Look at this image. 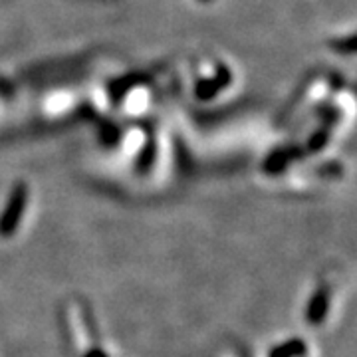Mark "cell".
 I'll return each instance as SVG.
<instances>
[{
    "label": "cell",
    "mask_w": 357,
    "mask_h": 357,
    "mask_svg": "<svg viewBox=\"0 0 357 357\" xmlns=\"http://www.w3.org/2000/svg\"><path fill=\"white\" fill-rule=\"evenodd\" d=\"M330 310V290L328 288H319L318 292L312 296L310 304L306 310V321L312 326H318L326 319V314Z\"/></svg>",
    "instance_id": "obj_2"
},
{
    "label": "cell",
    "mask_w": 357,
    "mask_h": 357,
    "mask_svg": "<svg viewBox=\"0 0 357 357\" xmlns=\"http://www.w3.org/2000/svg\"><path fill=\"white\" fill-rule=\"evenodd\" d=\"M307 351V345L304 340L300 337H294V340H288L284 342L278 347H274L270 351V357H304Z\"/></svg>",
    "instance_id": "obj_3"
},
{
    "label": "cell",
    "mask_w": 357,
    "mask_h": 357,
    "mask_svg": "<svg viewBox=\"0 0 357 357\" xmlns=\"http://www.w3.org/2000/svg\"><path fill=\"white\" fill-rule=\"evenodd\" d=\"M86 357H107V356L103 354L100 347H93V349H89L88 354H86Z\"/></svg>",
    "instance_id": "obj_4"
},
{
    "label": "cell",
    "mask_w": 357,
    "mask_h": 357,
    "mask_svg": "<svg viewBox=\"0 0 357 357\" xmlns=\"http://www.w3.org/2000/svg\"><path fill=\"white\" fill-rule=\"evenodd\" d=\"M26 204H28V187L24 183H20L13 189L10 199L0 215V236H13L16 232L20 218L24 215Z\"/></svg>",
    "instance_id": "obj_1"
}]
</instances>
